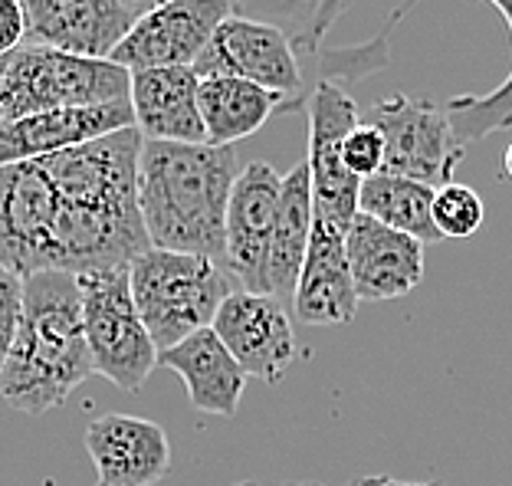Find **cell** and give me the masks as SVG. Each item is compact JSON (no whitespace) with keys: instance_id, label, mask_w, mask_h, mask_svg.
<instances>
[{"instance_id":"6da1fadb","label":"cell","mask_w":512,"mask_h":486,"mask_svg":"<svg viewBox=\"0 0 512 486\" xmlns=\"http://www.w3.org/2000/svg\"><path fill=\"white\" fill-rule=\"evenodd\" d=\"M240 171L234 148L145 138L138 211L151 247L197 253L227 266V207Z\"/></svg>"},{"instance_id":"7a4b0ae2","label":"cell","mask_w":512,"mask_h":486,"mask_svg":"<svg viewBox=\"0 0 512 486\" xmlns=\"http://www.w3.org/2000/svg\"><path fill=\"white\" fill-rule=\"evenodd\" d=\"M96 375L83 293L76 273L43 270L23 276V322L4 372L0 398L30 418L63 408L69 395Z\"/></svg>"},{"instance_id":"3957f363","label":"cell","mask_w":512,"mask_h":486,"mask_svg":"<svg viewBox=\"0 0 512 486\" xmlns=\"http://www.w3.org/2000/svg\"><path fill=\"white\" fill-rule=\"evenodd\" d=\"M132 296L158 352L174 349L194 332L211 329L234 293L230 270L211 257L148 247L128 266Z\"/></svg>"},{"instance_id":"277c9868","label":"cell","mask_w":512,"mask_h":486,"mask_svg":"<svg viewBox=\"0 0 512 486\" xmlns=\"http://www.w3.org/2000/svg\"><path fill=\"white\" fill-rule=\"evenodd\" d=\"M132 73L112 60L23 43L0 56V102L7 122L50 109H86L128 99Z\"/></svg>"},{"instance_id":"5b68a950","label":"cell","mask_w":512,"mask_h":486,"mask_svg":"<svg viewBox=\"0 0 512 486\" xmlns=\"http://www.w3.org/2000/svg\"><path fill=\"white\" fill-rule=\"evenodd\" d=\"M83 293V322L96 375L125 395H138L158 365V345L148 335L132 296L128 266H106L76 276Z\"/></svg>"},{"instance_id":"8992f818","label":"cell","mask_w":512,"mask_h":486,"mask_svg":"<svg viewBox=\"0 0 512 486\" xmlns=\"http://www.w3.org/2000/svg\"><path fill=\"white\" fill-rule=\"evenodd\" d=\"M371 125L384 135V175L444 188L463 161V142L453 132L447 109L404 92L371 106Z\"/></svg>"},{"instance_id":"52a82bcc","label":"cell","mask_w":512,"mask_h":486,"mask_svg":"<svg viewBox=\"0 0 512 486\" xmlns=\"http://www.w3.org/2000/svg\"><path fill=\"white\" fill-rule=\"evenodd\" d=\"M194 73L201 79L234 76L273 89L286 96L283 112H293L306 102V69H302L293 40L273 23L250 20L243 14L220 23L207 50L197 56Z\"/></svg>"},{"instance_id":"ba28073f","label":"cell","mask_w":512,"mask_h":486,"mask_svg":"<svg viewBox=\"0 0 512 486\" xmlns=\"http://www.w3.org/2000/svg\"><path fill=\"white\" fill-rule=\"evenodd\" d=\"M60 194L46 161L0 168V266L20 276L56 270Z\"/></svg>"},{"instance_id":"9c48e42d","label":"cell","mask_w":512,"mask_h":486,"mask_svg":"<svg viewBox=\"0 0 512 486\" xmlns=\"http://www.w3.org/2000/svg\"><path fill=\"white\" fill-rule=\"evenodd\" d=\"M358 125L355 99L335 79H319L309 92V171L316 217L339 224L345 234L358 217L362 178H355L342 161V142Z\"/></svg>"},{"instance_id":"30bf717a","label":"cell","mask_w":512,"mask_h":486,"mask_svg":"<svg viewBox=\"0 0 512 486\" xmlns=\"http://www.w3.org/2000/svg\"><path fill=\"white\" fill-rule=\"evenodd\" d=\"M234 14V0H165L151 14L135 20V27L115 46L109 60L125 66L128 73L165 66H194L220 23Z\"/></svg>"},{"instance_id":"8fae6325","label":"cell","mask_w":512,"mask_h":486,"mask_svg":"<svg viewBox=\"0 0 512 486\" xmlns=\"http://www.w3.org/2000/svg\"><path fill=\"white\" fill-rule=\"evenodd\" d=\"M227 352L237 358L240 368L266 385H279L289 365L296 362L299 345L283 299L270 293H247L234 289L220 306L214 326Z\"/></svg>"},{"instance_id":"7c38bea8","label":"cell","mask_w":512,"mask_h":486,"mask_svg":"<svg viewBox=\"0 0 512 486\" xmlns=\"http://www.w3.org/2000/svg\"><path fill=\"white\" fill-rule=\"evenodd\" d=\"M283 175L270 161H250L240 171L227 207V270L247 293H270L266 266L279 217Z\"/></svg>"},{"instance_id":"4fadbf2b","label":"cell","mask_w":512,"mask_h":486,"mask_svg":"<svg viewBox=\"0 0 512 486\" xmlns=\"http://www.w3.org/2000/svg\"><path fill=\"white\" fill-rule=\"evenodd\" d=\"M83 444L102 486H155L171 470L165 427L135 414H102L89 421Z\"/></svg>"},{"instance_id":"5bb4252c","label":"cell","mask_w":512,"mask_h":486,"mask_svg":"<svg viewBox=\"0 0 512 486\" xmlns=\"http://www.w3.org/2000/svg\"><path fill=\"white\" fill-rule=\"evenodd\" d=\"M424 247L417 237L401 234L368 214H358L345 234L348 266L362 303H391L424 280Z\"/></svg>"},{"instance_id":"9a60e30c","label":"cell","mask_w":512,"mask_h":486,"mask_svg":"<svg viewBox=\"0 0 512 486\" xmlns=\"http://www.w3.org/2000/svg\"><path fill=\"white\" fill-rule=\"evenodd\" d=\"M23 10L27 43L89 60H109L138 20L119 0H23Z\"/></svg>"},{"instance_id":"2e32d148","label":"cell","mask_w":512,"mask_h":486,"mask_svg":"<svg viewBox=\"0 0 512 486\" xmlns=\"http://www.w3.org/2000/svg\"><path fill=\"white\" fill-rule=\"evenodd\" d=\"M122 129H135V112L128 99L106 102V106L50 109L23 115L17 122H7L4 132H0V168L17 165V161L60 155Z\"/></svg>"},{"instance_id":"e0dca14e","label":"cell","mask_w":512,"mask_h":486,"mask_svg":"<svg viewBox=\"0 0 512 486\" xmlns=\"http://www.w3.org/2000/svg\"><path fill=\"white\" fill-rule=\"evenodd\" d=\"M128 102L135 112V129L151 142L207 145L201 119V76L194 66L138 69L132 73Z\"/></svg>"},{"instance_id":"ac0fdd59","label":"cell","mask_w":512,"mask_h":486,"mask_svg":"<svg viewBox=\"0 0 512 486\" xmlns=\"http://www.w3.org/2000/svg\"><path fill=\"white\" fill-rule=\"evenodd\" d=\"M358 293L345 250V230L316 217L293 296L296 319L302 326H348L358 312Z\"/></svg>"},{"instance_id":"d6986e66","label":"cell","mask_w":512,"mask_h":486,"mask_svg":"<svg viewBox=\"0 0 512 486\" xmlns=\"http://www.w3.org/2000/svg\"><path fill=\"white\" fill-rule=\"evenodd\" d=\"M158 365L171 368L181 378L194 411L217 414V418H234L240 411V398L250 375L227 352V345L220 342V335L214 329L194 332L191 339L161 352Z\"/></svg>"},{"instance_id":"ffe728a7","label":"cell","mask_w":512,"mask_h":486,"mask_svg":"<svg viewBox=\"0 0 512 486\" xmlns=\"http://www.w3.org/2000/svg\"><path fill=\"white\" fill-rule=\"evenodd\" d=\"M316 204H312V171L302 158L283 175V194H279V217L270 247V266H266V286L276 299H293L299 286L302 263H306Z\"/></svg>"},{"instance_id":"44dd1931","label":"cell","mask_w":512,"mask_h":486,"mask_svg":"<svg viewBox=\"0 0 512 486\" xmlns=\"http://www.w3.org/2000/svg\"><path fill=\"white\" fill-rule=\"evenodd\" d=\"M283 106L286 96L247 83V79H201V119L207 129V145L234 148V142H243L253 132H260L276 112H283Z\"/></svg>"},{"instance_id":"7402d4cb","label":"cell","mask_w":512,"mask_h":486,"mask_svg":"<svg viewBox=\"0 0 512 486\" xmlns=\"http://www.w3.org/2000/svg\"><path fill=\"white\" fill-rule=\"evenodd\" d=\"M434 194L437 188L381 171V175L362 181L358 214L375 217V221L401 230V234H411L421 243H434L440 240L434 227Z\"/></svg>"},{"instance_id":"603a6c76","label":"cell","mask_w":512,"mask_h":486,"mask_svg":"<svg viewBox=\"0 0 512 486\" xmlns=\"http://www.w3.org/2000/svg\"><path fill=\"white\" fill-rule=\"evenodd\" d=\"M237 14L273 23L293 40L299 60L316 56L325 30L345 10V0H234Z\"/></svg>"},{"instance_id":"cb8c5ba5","label":"cell","mask_w":512,"mask_h":486,"mask_svg":"<svg viewBox=\"0 0 512 486\" xmlns=\"http://www.w3.org/2000/svg\"><path fill=\"white\" fill-rule=\"evenodd\" d=\"M490 4L506 17L509 33H512V0H490ZM447 115L453 122V132L463 145L480 142V138L512 129V73L499 89L490 96H453L447 102Z\"/></svg>"},{"instance_id":"d4e9b609","label":"cell","mask_w":512,"mask_h":486,"mask_svg":"<svg viewBox=\"0 0 512 486\" xmlns=\"http://www.w3.org/2000/svg\"><path fill=\"white\" fill-rule=\"evenodd\" d=\"M486 221L483 198L476 194L470 184H444L434 194V227L440 237L463 240L473 237Z\"/></svg>"},{"instance_id":"484cf974","label":"cell","mask_w":512,"mask_h":486,"mask_svg":"<svg viewBox=\"0 0 512 486\" xmlns=\"http://www.w3.org/2000/svg\"><path fill=\"white\" fill-rule=\"evenodd\" d=\"M342 161L355 178H375L384 168V135L371 122H358L342 142Z\"/></svg>"},{"instance_id":"4316f807","label":"cell","mask_w":512,"mask_h":486,"mask_svg":"<svg viewBox=\"0 0 512 486\" xmlns=\"http://www.w3.org/2000/svg\"><path fill=\"white\" fill-rule=\"evenodd\" d=\"M23 322V276L0 266V372L14 352L17 332Z\"/></svg>"},{"instance_id":"83f0119b","label":"cell","mask_w":512,"mask_h":486,"mask_svg":"<svg viewBox=\"0 0 512 486\" xmlns=\"http://www.w3.org/2000/svg\"><path fill=\"white\" fill-rule=\"evenodd\" d=\"M27 43V10L23 0H0V56Z\"/></svg>"},{"instance_id":"f1b7e54d","label":"cell","mask_w":512,"mask_h":486,"mask_svg":"<svg viewBox=\"0 0 512 486\" xmlns=\"http://www.w3.org/2000/svg\"><path fill=\"white\" fill-rule=\"evenodd\" d=\"M348 486H437V483H414V480H394V477H384V473H378V477H355Z\"/></svg>"},{"instance_id":"f546056e","label":"cell","mask_w":512,"mask_h":486,"mask_svg":"<svg viewBox=\"0 0 512 486\" xmlns=\"http://www.w3.org/2000/svg\"><path fill=\"white\" fill-rule=\"evenodd\" d=\"M119 4L128 10V14H135V17H145V14H151L155 7H161L165 0H119Z\"/></svg>"},{"instance_id":"4dcf8cb0","label":"cell","mask_w":512,"mask_h":486,"mask_svg":"<svg viewBox=\"0 0 512 486\" xmlns=\"http://www.w3.org/2000/svg\"><path fill=\"white\" fill-rule=\"evenodd\" d=\"M234 486H325V483H256V480H243Z\"/></svg>"},{"instance_id":"1f68e13d","label":"cell","mask_w":512,"mask_h":486,"mask_svg":"<svg viewBox=\"0 0 512 486\" xmlns=\"http://www.w3.org/2000/svg\"><path fill=\"white\" fill-rule=\"evenodd\" d=\"M503 178H509V181H512V142H509L506 155H503Z\"/></svg>"},{"instance_id":"d6a6232c","label":"cell","mask_w":512,"mask_h":486,"mask_svg":"<svg viewBox=\"0 0 512 486\" xmlns=\"http://www.w3.org/2000/svg\"><path fill=\"white\" fill-rule=\"evenodd\" d=\"M4 125H7V115H4V102H0V132H4Z\"/></svg>"},{"instance_id":"836d02e7","label":"cell","mask_w":512,"mask_h":486,"mask_svg":"<svg viewBox=\"0 0 512 486\" xmlns=\"http://www.w3.org/2000/svg\"><path fill=\"white\" fill-rule=\"evenodd\" d=\"M99 486H102V483H99Z\"/></svg>"}]
</instances>
